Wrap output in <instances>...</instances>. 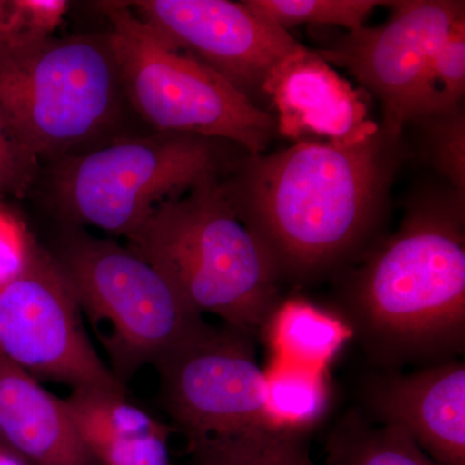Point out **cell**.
I'll use <instances>...</instances> for the list:
<instances>
[{
    "label": "cell",
    "instance_id": "1",
    "mask_svg": "<svg viewBox=\"0 0 465 465\" xmlns=\"http://www.w3.org/2000/svg\"><path fill=\"white\" fill-rule=\"evenodd\" d=\"M393 142L302 140L249 155L224 183L238 216L264 244L281 282L304 283L367 252L391 182Z\"/></svg>",
    "mask_w": 465,
    "mask_h": 465
},
{
    "label": "cell",
    "instance_id": "2",
    "mask_svg": "<svg viewBox=\"0 0 465 465\" xmlns=\"http://www.w3.org/2000/svg\"><path fill=\"white\" fill-rule=\"evenodd\" d=\"M464 223L463 193L412 204L342 284L338 314L381 371L463 356Z\"/></svg>",
    "mask_w": 465,
    "mask_h": 465
},
{
    "label": "cell",
    "instance_id": "3",
    "mask_svg": "<svg viewBox=\"0 0 465 465\" xmlns=\"http://www.w3.org/2000/svg\"><path fill=\"white\" fill-rule=\"evenodd\" d=\"M198 313L260 338L280 304V275L220 179L159 204L127 241Z\"/></svg>",
    "mask_w": 465,
    "mask_h": 465
},
{
    "label": "cell",
    "instance_id": "4",
    "mask_svg": "<svg viewBox=\"0 0 465 465\" xmlns=\"http://www.w3.org/2000/svg\"><path fill=\"white\" fill-rule=\"evenodd\" d=\"M124 103L106 33L0 45V109L39 161L88 152Z\"/></svg>",
    "mask_w": 465,
    "mask_h": 465
},
{
    "label": "cell",
    "instance_id": "5",
    "mask_svg": "<svg viewBox=\"0 0 465 465\" xmlns=\"http://www.w3.org/2000/svg\"><path fill=\"white\" fill-rule=\"evenodd\" d=\"M109 18L108 38L125 103L155 133L192 134L237 143L262 154L278 133L269 110L197 58L177 50L125 2L99 3Z\"/></svg>",
    "mask_w": 465,
    "mask_h": 465
},
{
    "label": "cell",
    "instance_id": "6",
    "mask_svg": "<svg viewBox=\"0 0 465 465\" xmlns=\"http://www.w3.org/2000/svg\"><path fill=\"white\" fill-rule=\"evenodd\" d=\"M54 259L121 382L206 324L157 268L118 242L73 231Z\"/></svg>",
    "mask_w": 465,
    "mask_h": 465
},
{
    "label": "cell",
    "instance_id": "7",
    "mask_svg": "<svg viewBox=\"0 0 465 465\" xmlns=\"http://www.w3.org/2000/svg\"><path fill=\"white\" fill-rule=\"evenodd\" d=\"M224 161L219 140L154 133L58 159L52 189L76 224L128 241L159 204L220 179Z\"/></svg>",
    "mask_w": 465,
    "mask_h": 465
},
{
    "label": "cell",
    "instance_id": "8",
    "mask_svg": "<svg viewBox=\"0 0 465 465\" xmlns=\"http://www.w3.org/2000/svg\"><path fill=\"white\" fill-rule=\"evenodd\" d=\"M0 357L36 381L125 393L88 338L56 259L38 246L26 268L0 287Z\"/></svg>",
    "mask_w": 465,
    "mask_h": 465
},
{
    "label": "cell",
    "instance_id": "9",
    "mask_svg": "<svg viewBox=\"0 0 465 465\" xmlns=\"http://www.w3.org/2000/svg\"><path fill=\"white\" fill-rule=\"evenodd\" d=\"M168 414L188 440L271 427L253 341L204 324L153 365Z\"/></svg>",
    "mask_w": 465,
    "mask_h": 465
},
{
    "label": "cell",
    "instance_id": "10",
    "mask_svg": "<svg viewBox=\"0 0 465 465\" xmlns=\"http://www.w3.org/2000/svg\"><path fill=\"white\" fill-rule=\"evenodd\" d=\"M134 14L177 50L197 58L256 106L283 63L307 50L287 30L229 0H137Z\"/></svg>",
    "mask_w": 465,
    "mask_h": 465
},
{
    "label": "cell",
    "instance_id": "11",
    "mask_svg": "<svg viewBox=\"0 0 465 465\" xmlns=\"http://www.w3.org/2000/svg\"><path fill=\"white\" fill-rule=\"evenodd\" d=\"M390 7L387 23L348 32L318 54L326 63L345 67L374 94L384 118L381 130L399 142L425 69L455 24L465 18V3L399 0Z\"/></svg>",
    "mask_w": 465,
    "mask_h": 465
},
{
    "label": "cell",
    "instance_id": "12",
    "mask_svg": "<svg viewBox=\"0 0 465 465\" xmlns=\"http://www.w3.org/2000/svg\"><path fill=\"white\" fill-rule=\"evenodd\" d=\"M357 407L371 423L409 434L440 465H465V365L454 360L410 372L379 371Z\"/></svg>",
    "mask_w": 465,
    "mask_h": 465
},
{
    "label": "cell",
    "instance_id": "13",
    "mask_svg": "<svg viewBox=\"0 0 465 465\" xmlns=\"http://www.w3.org/2000/svg\"><path fill=\"white\" fill-rule=\"evenodd\" d=\"M265 92L278 133L295 143H357L381 128L360 92L308 48L275 70Z\"/></svg>",
    "mask_w": 465,
    "mask_h": 465
},
{
    "label": "cell",
    "instance_id": "14",
    "mask_svg": "<svg viewBox=\"0 0 465 465\" xmlns=\"http://www.w3.org/2000/svg\"><path fill=\"white\" fill-rule=\"evenodd\" d=\"M0 436L33 465H97L76 430L65 400L0 357Z\"/></svg>",
    "mask_w": 465,
    "mask_h": 465
},
{
    "label": "cell",
    "instance_id": "15",
    "mask_svg": "<svg viewBox=\"0 0 465 465\" xmlns=\"http://www.w3.org/2000/svg\"><path fill=\"white\" fill-rule=\"evenodd\" d=\"M97 465H170V428L121 391L78 388L65 399Z\"/></svg>",
    "mask_w": 465,
    "mask_h": 465
},
{
    "label": "cell",
    "instance_id": "16",
    "mask_svg": "<svg viewBox=\"0 0 465 465\" xmlns=\"http://www.w3.org/2000/svg\"><path fill=\"white\" fill-rule=\"evenodd\" d=\"M272 357L316 369L329 370L353 331L335 312L308 300H281L260 333Z\"/></svg>",
    "mask_w": 465,
    "mask_h": 465
},
{
    "label": "cell",
    "instance_id": "17",
    "mask_svg": "<svg viewBox=\"0 0 465 465\" xmlns=\"http://www.w3.org/2000/svg\"><path fill=\"white\" fill-rule=\"evenodd\" d=\"M264 371L271 427L308 433L323 420L332 403L327 370L272 357Z\"/></svg>",
    "mask_w": 465,
    "mask_h": 465
},
{
    "label": "cell",
    "instance_id": "18",
    "mask_svg": "<svg viewBox=\"0 0 465 465\" xmlns=\"http://www.w3.org/2000/svg\"><path fill=\"white\" fill-rule=\"evenodd\" d=\"M326 451L327 465H440L409 434L371 423L358 409L332 428Z\"/></svg>",
    "mask_w": 465,
    "mask_h": 465
},
{
    "label": "cell",
    "instance_id": "19",
    "mask_svg": "<svg viewBox=\"0 0 465 465\" xmlns=\"http://www.w3.org/2000/svg\"><path fill=\"white\" fill-rule=\"evenodd\" d=\"M308 433L260 427L189 440L193 465H314Z\"/></svg>",
    "mask_w": 465,
    "mask_h": 465
},
{
    "label": "cell",
    "instance_id": "20",
    "mask_svg": "<svg viewBox=\"0 0 465 465\" xmlns=\"http://www.w3.org/2000/svg\"><path fill=\"white\" fill-rule=\"evenodd\" d=\"M465 92V18L430 58L410 109L409 124L460 108Z\"/></svg>",
    "mask_w": 465,
    "mask_h": 465
},
{
    "label": "cell",
    "instance_id": "21",
    "mask_svg": "<svg viewBox=\"0 0 465 465\" xmlns=\"http://www.w3.org/2000/svg\"><path fill=\"white\" fill-rule=\"evenodd\" d=\"M244 5L259 16L282 27L332 25L348 32L365 26L371 12L390 2L381 0H243Z\"/></svg>",
    "mask_w": 465,
    "mask_h": 465
},
{
    "label": "cell",
    "instance_id": "22",
    "mask_svg": "<svg viewBox=\"0 0 465 465\" xmlns=\"http://www.w3.org/2000/svg\"><path fill=\"white\" fill-rule=\"evenodd\" d=\"M69 8L66 0H0V45L51 38Z\"/></svg>",
    "mask_w": 465,
    "mask_h": 465
},
{
    "label": "cell",
    "instance_id": "23",
    "mask_svg": "<svg viewBox=\"0 0 465 465\" xmlns=\"http://www.w3.org/2000/svg\"><path fill=\"white\" fill-rule=\"evenodd\" d=\"M433 163L455 191H465V121L460 108L421 119Z\"/></svg>",
    "mask_w": 465,
    "mask_h": 465
},
{
    "label": "cell",
    "instance_id": "24",
    "mask_svg": "<svg viewBox=\"0 0 465 465\" xmlns=\"http://www.w3.org/2000/svg\"><path fill=\"white\" fill-rule=\"evenodd\" d=\"M39 163L0 109V194L23 197L38 177Z\"/></svg>",
    "mask_w": 465,
    "mask_h": 465
},
{
    "label": "cell",
    "instance_id": "25",
    "mask_svg": "<svg viewBox=\"0 0 465 465\" xmlns=\"http://www.w3.org/2000/svg\"><path fill=\"white\" fill-rule=\"evenodd\" d=\"M35 247L20 223L0 213V287L26 268Z\"/></svg>",
    "mask_w": 465,
    "mask_h": 465
},
{
    "label": "cell",
    "instance_id": "26",
    "mask_svg": "<svg viewBox=\"0 0 465 465\" xmlns=\"http://www.w3.org/2000/svg\"><path fill=\"white\" fill-rule=\"evenodd\" d=\"M0 465H26L23 459L17 457L11 450L0 448Z\"/></svg>",
    "mask_w": 465,
    "mask_h": 465
},
{
    "label": "cell",
    "instance_id": "27",
    "mask_svg": "<svg viewBox=\"0 0 465 465\" xmlns=\"http://www.w3.org/2000/svg\"><path fill=\"white\" fill-rule=\"evenodd\" d=\"M0 448H2V449H8L7 445H5V440H3L2 436H0Z\"/></svg>",
    "mask_w": 465,
    "mask_h": 465
}]
</instances>
